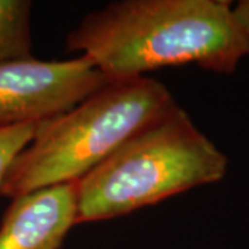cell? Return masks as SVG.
<instances>
[{"instance_id":"52a82bcc","label":"cell","mask_w":249,"mask_h":249,"mask_svg":"<svg viewBox=\"0 0 249 249\" xmlns=\"http://www.w3.org/2000/svg\"><path fill=\"white\" fill-rule=\"evenodd\" d=\"M37 124H25L0 129V183L11 162L34 139Z\"/></svg>"},{"instance_id":"5b68a950","label":"cell","mask_w":249,"mask_h":249,"mask_svg":"<svg viewBox=\"0 0 249 249\" xmlns=\"http://www.w3.org/2000/svg\"><path fill=\"white\" fill-rule=\"evenodd\" d=\"M76 226V184L13 198L0 223V249H61Z\"/></svg>"},{"instance_id":"7a4b0ae2","label":"cell","mask_w":249,"mask_h":249,"mask_svg":"<svg viewBox=\"0 0 249 249\" xmlns=\"http://www.w3.org/2000/svg\"><path fill=\"white\" fill-rule=\"evenodd\" d=\"M176 106L169 89L150 76L108 82L70 111L37 124L1 180L0 196L16 198L79 180Z\"/></svg>"},{"instance_id":"6da1fadb","label":"cell","mask_w":249,"mask_h":249,"mask_svg":"<svg viewBox=\"0 0 249 249\" xmlns=\"http://www.w3.org/2000/svg\"><path fill=\"white\" fill-rule=\"evenodd\" d=\"M109 82L163 67L196 64L232 73L249 55L231 3L226 0H122L83 18L67 36Z\"/></svg>"},{"instance_id":"ba28073f","label":"cell","mask_w":249,"mask_h":249,"mask_svg":"<svg viewBox=\"0 0 249 249\" xmlns=\"http://www.w3.org/2000/svg\"><path fill=\"white\" fill-rule=\"evenodd\" d=\"M232 11H234V17L237 19L241 31L244 34V37L247 40L249 52V0H242V1H240L237 6L232 7Z\"/></svg>"},{"instance_id":"3957f363","label":"cell","mask_w":249,"mask_h":249,"mask_svg":"<svg viewBox=\"0 0 249 249\" xmlns=\"http://www.w3.org/2000/svg\"><path fill=\"white\" fill-rule=\"evenodd\" d=\"M227 165L226 155L176 106L75 181L76 226L119 217L216 183Z\"/></svg>"},{"instance_id":"277c9868","label":"cell","mask_w":249,"mask_h":249,"mask_svg":"<svg viewBox=\"0 0 249 249\" xmlns=\"http://www.w3.org/2000/svg\"><path fill=\"white\" fill-rule=\"evenodd\" d=\"M108 82L83 55L67 61L32 57L0 64V129L64 114Z\"/></svg>"},{"instance_id":"8992f818","label":"cell","mask_w":249,"mask_h":249,"mask_svg":"<svg viewBox=\"0 0 249 249\" xmlns=\"http://www.w3.org/2000/svg\"><path fill=\"white\" fill-rule=\"evenodd\" d=\"M29 0H0V64L32 58Z\"/></svg>"}]
</instances>
